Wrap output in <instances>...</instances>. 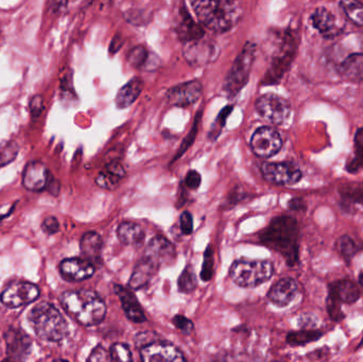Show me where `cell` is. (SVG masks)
<instances>
[{
    "mask_svg": "<svg viewBox=\"0 0 363 362\" xmlns=\"http://www.w3.org/2000/svg\"><path fill=\"white\" fill-rule=\"evenodd\" d=\"M260 242L268 248L279 252L294 266L298 261V225L296 219L281 216L273 219L268 227L259 235Z\"/></svg>",
    "mask_w": 363,
    "mask_h": 362,
    "instance_id": "obj_1",
    "label": "cell"
},
{
    "mask_svg": "<svg viewBox=\"0 0 363 362\" xmlns=\"http://www.w3.org/2000/svg\"><path fill=\"white\" fill-rule=\"evenodd\" d=\"M61 304L64 310L83 327H94L106 318V303L95 291H65L62 295Z\"/></svg>",
    "mask_w": 363,
    "mask_h": 362,
    "instance_id": "obj_2",
    "label": "cell"
},
{
    "mask_svg": "<svg viewBox=\"0 0 363 362\" xmlns=\"http://www.w3.org/2000/svg\"><path fill=\"white\" fill-rule=\"evenodd\" d=\"M191 6L199 21L218 33L232 29L242 16V6L237 1L196 0L191 2Z\"/></svg>",
    "mask_w": 363,
    "mask_h": 362,
    "instance_id": "obj_3",
    "label": "cell"
},
{
    "mask_svg": "<svg viewBox=\"0 0 363 362\" xmlns=\"http://www.w3.org/2000/svg\"><path fill=\"white\" fill-rule=\"evenodd\" d=\"M28 321L38 338L48 342H61L67 337L68 324L57 307L48 302L33 306Z\"/></svg>",
    "mask_w": 363,
    "mask_h": 362,
    "instance_id": "obj_4",
    "label": "cell"
},
{
    "mask_svg": "<svg viewBox=\"0 0 363 362\" xmlns=\"http://www.w3.org/2000/svg\"><path fill=\"white\" fill-rule=\"evenodd\" d=\"M274 273L273 264L269 261L238 259L230 268L233 282L241 288H255L268 282Z\"/></svg>",
    "mask_w": 363,
    "mask_h": 362,
    "instance_id": "obj_5",
    "label": "cell"
},
{
    "mask_svg": "<svg viewBox=\"0 0 363 362\" xmlns=\"http://www.w3.org/2000/svg\"><path fill=\"white\" fill-rule=\"evenodd\" d=\"M256 46L253 43H247L238 57L235 60L232 68L224 81V91L230 98L236 97L239 91L247 85L251 74L252 66L255 60Z\"/></svg>",
    "mask_w": 363,
    "mask_h": 362,
    "instance_id": "obj_6",
    "label": "cell"
},
{
    "mask_svg": "<svg viewBox=\"0 0 363 362\" xmlns=\"http://www.w3.org/2000/svg\"><path fill=\"white\" fill-rule=\"evenodd\" d=\"M40 288L33 283L17 281L9 284L0 295V301L6 307L19 308L33 303L40 298Z\"/></svg>",
    "mask_w": 363,
    "mask_h": 362,
    "instance_id": "obj_7",
    "label": "cell"
},
{
    "mask_svg": "<svg viewBox=\"0 0 363 362\" xmlns=\"http://www.w3.org/2000/svg\"><path fill=\"white\" fill-rule=\"evenodd\" d=\"M258 114L273 125H283L291 113V106L287 100L274 94H266L256 101Z\"/></svg>",
    "mask_w": 363,
    "mask_h": 362,
    "instance_id": "obj_8",
    "label": "cell"
},
{
    "mask_svg": "<svg viewBox=\"0 0 363 362\" xmlns=\"http://www.w3.org/2000/svg\"><path fill=\"white\" fill-rule=\"evenodd\" d=\"M144 261L155 269L170 267L177 259L176 247L163 236L152 238L145 251Z\"/></svg>",
    "mask_w": 363,
    "mask_h": 362,
    "instance_id": "obj_9",
    "label": "cell"
},
{
    "mask_svg": "<svg viewBox=\"0 0 363 362\" xmlns=\"http://www.w3.org/2000/svg\"><path fill=\"white\" fill-rule=\"evenodd\" d=\"M252 151L262 159L274 157L283 147V140L277 130L270 127H262L256 130L252 136Z\"/></svg>",
    "mask_w": 363,
    "mask_h": 362,
    "instance_id": "obj_10",
    "label": "cell"
},
{
    "mask_svg": "<svg viewBox=\"0 0 363 362\" xmlns=\"http://www.w3.org/2000/svg\"><path fill=\"white\" fill-rule=\"evenodd\" d=\"M262 174L268 182L279 186L296 184L302 179L300 168L291 162L264 164Z\"/></svg>",
    "mask_w": 363,
    "mask_h": 362,
    "instance_id": "obj_11",
    "label": "cell"
},
{
    "mask_svg": "<svg viewBox=\"0 0 363 362\" xmlns=\"http://www.w3.org/2000/svg\"><path fill=\"white\" fill-rule=\"evenodd\" d=\"M6 346V362H26L32 351L31 338L21 329L11 327L4 335Z\"/></svg>",
    "mask_w": 363,
    "mask_h": 362,
    "instance_id": "obj_12",
    "label": "cell"
},
{
    "mask_svg": "<svg viewBox=\"0 0 363 362\" xmlns=\"http://www.w3.org/2000/svg\"><path fill=\"white\" fill-rule=\"evenodd\" d=\"M143 362H186L183 353L174 344L153 341L140 348Z\"/></svg>",
    "mask_w": 363,
    "mask_h": 362,
    "instance_id": "obj_13",
    "label": "cell"
},
{
    "mask_svg": "<svg viewBox=\"0 0 363 362\" xmlns=\"http://www.w3.org/2000/svg\"><path fill=\"white\" fill-rule=\"evenodd\" d=\"M184 45V57L190 65L204 66L217 57V47L208 40L202 38Z\"/></svg>",
    "mask_w": 363,
    "mask_h": 362,
    "instance_id": "obj_14",
    "label": "cell"
},
{
    "mask_svg": "<svg viewBox=\"0 0 363 362\" xmlns=\"http://www.w3.org/2000/svg\"><path fill=\"white\" fill-rule=\"evenodd\" d=\"M52 174L43 162L31 161L26 165L23 172V186L27 191L40 193L46 191Z\"/></svg>",
    "mask_w": 363,
    "mask_h": 362,
    "instance_id": "obj_15",
    "label": "cell"
},
{
    "mask_svg": "<svg viewBox=\"0 0 363 362\" xmlns=\"http://www.w3.org/2000/svg\"><path fill=\"white\" fill-rule=\"evenodd\" d=\"M59 271L62 278L68 282H82L89 280L95 273L96 268L93 263L85 259H66L61 261Z\"/></svg>",
    "mask_w": 363,
    "mask_h": 362,
    "instance_id": "obj_16",
    "label": "cell"
},
{
    "mask_svg": "<svg viewBox=\"0 0 363 362\" xmlns=\"http://www.w3.org/2000/svg\"><path fill=\"white\" fill-rule=\"evenodd\" d=\"M202 93V84L199 81H189L170 89L167 93V100L172 106L185 108L196 103Z\"/></svg>",
    "mask_w": 363,
    "mask_h": 362,
    "instance_id": "obj_17",
    "label": "cell"
},
{
    "mask_svg": "<svg viewBox=\"0 0 363 362\" xmlns=\"http://www.w3.org/2000/svg\"><path fill=\"white\" fill-rule=\"evenodd\" d=\"M298 293V283L291 278H284L275 283L268 293V299L277 307L289 305Z\"/></svg>",
    "mask_w": 363,
    "mask_h": 362,
    "instance_id": "obj_18",
    "label": "cell"
},
{
    "mask_svg": "<svg viewBox=\"0 0 363 362\" xmlns=\"http://www.w3.org/2000/svg\"><path fill=\"white\" fill-rule=\"evenodd\" d=\"M114 291L121 300V307L130 321L134 323H143L146 321L144 310L134 293L119 285H114Z\"/></svg>",
    "mask_w": 363,
    "mask_h": 362,
    "instance_id": "obj_19",
    "label": "cell"
},
{
    "mask_svg": "<svg viewBox=\"0 0 363 362\" xmlns=\"http://www.w3.org/2000/svg\"><path fill=\"white\" fill-rule=\"evenodd\" d=\"M328 298L334 300L337 303L354 304L359 300L360 290L355 283L349 280L337 281L330 285Z\"/></svg>",
    "mask_w": 363,
    "mask_h": 362,
    "instance_id": "obj_20",
    "label": "cell"
},
{
    "mask_svg": "<svg viewBox=\"0 0 363 362\" xmlns=\"http://www.w3.org/2000/svg\"><path fill=\"white\" fill-rule=\"evenodd\" d=\"M125 170L118 162H112L96 178V184L102 189L114 191L125 179Z\"/></svg>",
    "mask_w": 363,
    "mask_h": 362,
    "instance_id": "obj_21",
    "label": "cell"
},
{
    "mask_svg": "<svg viewBox=\"0 0 363 362\" xmlns=\"http://www.w3.org/2000/svg\"><path fill=\"white\" fill-rule=\"evenodd\" d=\"M177 33L184 44L204 38V30L191 18L185 8L181 10V19L177 27Z\"/></svg>",
    "mask_w": 363,
    "mask_h": 362,
    "instance_id": "obj_22",
    "label": "cell"
},
{
    "mask_svg": "<svg viewBox=\"0 0 363 362\" xmlns=\"http://www.w3.org/2000/svg\"><path fill=\"white\" fill-rule=\"evenodd\" d=\"M143 89H144V81L140 77H134L125 86L119 89L115 98L116 106L119 108H129L140 97Z\"/></svg>",
    "mask_w": 363,
    "mask_h": 362,
    "instance_id": "obj_23",
    "label": "cell"
},
{
    "mask_svg": "<svg viewBox=\"0 0 363 362\" xmlns=\"http://www.w3.org/2000/svg\"><path fill=\"white\" fill-rule=\"evenodd\" d=\"M339 74L352 82L363 81V53H354L339 65Z\"/></svg>",
    "mask_w": 363,
    "mask_h": 362,
    "instance_id": "obj_24",
    "label": "cell"
},
{
    "mask_svg": "<svg viewBox=\"0 0 363 362\" xmlns=\"http://www.w3.org/2000/svg\"><path fill=\"white\" fill-rule=\"evenodd\" d=\"M102 247H104V242H102L101 236L96 232H87L81 238V252L84 255L85 259L91 263L99 261L100 256H101Z\"/></svg>",
    "mask_w": 363,
    "mask_h": 362,
    "instance_id": "obj_25",
    "label": "cell"
},
{
    "mask_svg": "<svg viewBox=\"0 0 363 362\" xmlns=\"http://www.w3.org/2000/svg\"><path fill=\"white\" fill-rule=\"evenodd\" d=\"M311 21L313 27L326 38H332L336 32V18L326 8H318L311 15Z\"/></svg>",
    "mask_w": 363,
    "mask_h": 362,
    "instance_id": "obj_26",
    "label": "cell"
},
{
    "mask_svg": "<svg viewBox=\"0 0 363 362\" xmlns=\"http://www.w3.org/2000/svg\"><path fill=\"white\" fill-rule=\"evenodd\" d=\"M118 239L127 246H140L144 242L145 232L140 225L131 221L121 223L117 229Z\"/></svg>",
    "mask_w": 363,
    "mask_h": 362,
    "instance_id": "obj_27",
    "label": "cell"
},
{
    "mask_svg": "<svg viewBox=\"0 0 363 362\" xmlns=\"http://www.w3.org/2000/svg\"><path fill=\"white\" fill-rule=\"evenodd\" d=\"M157 270L153 267L150 264L147 263L146 261L143 259L135 269H134L133 274H132L131 278L129 281L130 288L134 289V290H138V289L144 288L145 286L150 283L151 278L155 276V272Z\"/></svg>",
    "mask_w": 363,
    "mask_h": 362,
    "instance_id": "obj_28",
    "label": "cell"
},
{
    "mask_svg": "<svg viewBox=\"0 0 363 362\" xmlns=\"http://www.w3.org/2000/svg\"><path fill=\"white\" fill-rule=\"evenodd\" d=\"M151 57L152 55L145 47L136 46L130 51L128 60L129 63L138 69H144V68L149 69L148 67H151V64L155 63L157 65V57L152 60Z\"/></svg>",
    "mask_w": 363,
    "mask_h": 362,
    "instance_id": "obj_29",
    "label": "cell"
},
{
    "mask_svg": "<svg viewBox=\"0 0 363 362\" xmlns=\"http://www.w3.org/2000/svg\"><path fill=\"white\" fill-rule=\"evenodd\" d=\"M322 337V333L317 329H302L288 334L287 342L290 346H306L311 342L318 341Z\"/></svg>",
    "mask_w": 363,
    "mask_h": 362,
    "instance_id": "obj_30",
    "label": "cell"
},
{
    "mask_svg": "<svg viewBox=\"0 0 363 362\" xmlns=\"http://www.w3.org/2000/svg\"><path fill=\"white\" fill-rule=\"evenodd\" d=\"M354 142H355V155L347 166V169L350 172H357L363 169V128L356 132Z\"/></svg>",
    "mask_w": 363,
    "mask_h": 362,
    "instance_id": "obj_31",
    "label": "cell"
},
{
    "mask_svg": "<svg viewBox=\"0 0 363 362\" xmlns=\"http://www.w3.org/2000/svg\"><path fill=\"white\" fill-rule=\"evenodd\" d=\"M340 6L352 23L357 26H363V4L362 2L345 0L340 2Z\"/></svg>",
    "mask_w": 363,
    "mask_h": 362,
    "instance_id": "obj_32",
    "label": "cell"
},
{
    "mask_svg": "<svg viewBox=\"0 0 363 362\" xmlns=\"http://www.w3.org/2000/svg\"><path fill=\"white\" fill-rule=\"evenodd\" d=\"M19 152V146L16 142L6 140L0 142V167L9 165L12 163Z\"/></svg>",
    "mask_w": 363,
    "mask_h": 362,
    "instance_id": "obj_33",
    "label": "cell"
},
{
    "mask_svg": "<svg viewBox=\"0 0 363 362\" xmlns=\"http://www.w3.org/2000/svg\"><path fill=\"white\" fill-rule=\"evenodd\" d=\"M196 276L194 269L190 266H187L182 272L180 278L178 280V287L180 293H190L196 288Z\"/></svg>",
    "mask_w": 363,
    "mask_h": 362,
    "instance_id": "obj_34",
    "label": "cell"
},
{
    "mask_svg": "<svg viewBox=\"0 0 363 362\" xmlns=\"http://www.w3.org/2000/svg\"><path fill=\"white\" fill-rule=\"evenodd\" d=\"M338 251L345 261H351L358 252V247L350 236H342L338 240Z\"/></svg>",
    "mask_w": 363,
    "mask_h": 362,
    "instance_id": "obj_35",
    "label": "cell"
},
{
    "mask_svg": "<svg viewBox=\"0 0 363 362\" xmlns=\"http://www.w3.org/2000/svg\"><path fill=\"white\" fill-rule=\"evenodd\" d=\"M110 355L112 362H133L131 350L125 344H113L110 350Z\"/></svg>",
    "mask_w": 363,
    "mask_h": 362,
    "instance_id": "obj_36",
    "label": "cell"
},
{
    "mask_svg": "<svg viewBox=\"0 0 363 362\" xmlns=\"http://www.w3.org/2000/svg\"><path fill=\"white\" fill-rule=\"evenodd\" d=\"M342 197L354 203L363 205V184L350 185L342 191Z\"/></svg>",
    "mask_w": 363,
    "mask_h": 362,
    "instance_id": "obj_37",
    "label": "cell"
},
{
    "mask_svg": "<svg viewBox=\"0 0 363 362\" xmlns=\"http://www.w3.org/2000/svg\"><path fill=\"white\" fill-rule=\"evenodd\" d=\"M213 252H211V248L206 249L204 256V264H203L202 272H201V278L203 281H209L213 278Z\"/></svg>",
    "mask_w": 363,
    "mask_h": 362,
    "instance_id": "obj_38",
    "label": "cell"
},
{
    "mask_svg": "<svg viewBox=\"0 0 363 362\" xmlns=\"http://www.w3.org/2000/svg\"><path fill=\"white\" fill-rule=\"evenodd\" d=\"M232 106H226L225 108H223V110L221 111L219 116H218L217 121H216L215 125H213V129H211V134H209V136L213 137V140H216V138L218 137L222 128L225 125L226 118H228V115L232 112Z\"/></svg>",
    "mask_w": 363,
    "mask_h": 362,
    "instance_id": "obj_39",
    "label": "cell"
},
{
    "mask_svg": "<svg viewBox=\"0 0 363 362\" xmlns=\"http://www.w3.org/2000/svg\"><path fill=\"white\" fill-rule=\"evenodd\" d=\"M172 323L176 325L179 331H181L185 335H190L192 331H194V323H192V321L186 318V317L181 316V315L174 317L172 319Z\"/></svg>",
    "mask_w": 363,
    "mask_h": 362,
    "instance_id": "obj_40",
    "label": "cell"
},
{
    "mask_svg": "<svg viewBox=\"0 0 363 362\" xmlns=\"http://www.w3.org/2000/svg\"><path fill=\"white\" fill-rule=\"evenodd\" d=\"M87 362H112L111 361L110 352L106 350L104 346H96L93 351H91V355H89Z\"/></svg>",
    "mask_w": 363,
    "mask_h": 362,
    "instance_id": "obj_41",
    "label": "cell"
},
{
    "mask_svg": "<svg viewBox=\"0 0 363 362\" xmlns=\"http://www.w3.org/2000/svg\"><path fill=\"white\" fill-rule=\"evenodd\" d=\"M40 227H42L43 232L46 233L47 235H55V234L60 231V223L55 217H47L43 221Z\"/></svg>",
    "mask_w": 363,
    "mask_h": 362,
    "instance_id": "obj_42",
    "label": "cell"
},
{
    "mask_svg": "<svg viewBox=\"0 0 363 362\" xmlns=\"http://www.w3.org/2000/svg\"><path fill=\"white\" fill-rule=\"evenodd\" d=\"M181 231L184 235L188 236L194 231V219L189 212H184L180 217Z\"/></svg>",
    "mask_w": 363,
    "mask_h": 362,
    "instance_id": "obj_43",
    "label": "cell"
},
{
    "mask_svg": "<svg viewBox=\"0 0 363 362\" xmlns=\"http://www.w3.org/2000/svg\"><path fill=\"white\" fill-rule=\"evenodd\" d=\"M30 112H31L32 117L38 118L43 111H44V102H43V98L40 95L33 96L30 100Z\"/></svg>",
    "mask_w": 363,
    "mask_h": 362,
    "instance_id": "obj_44",
    "label": "cell"
},
{
    "mask_svg": "<svg viewBox=\"0 0 363 362\" xmlns=\"http://www.w3.org/2000/svg\"><path fill=\"white\" fill-rule=\"evenodd\" d=\"M185 184L188 188L191 189V191H196L200 187L201 185V176L199 172H196V170H190L187 174H186L185 178Z\"/></svg>",
    "mask_w": 363,
    "mask_h": 362,
    "instance_id": "obj_45",
    "label": "cell"
},
{
    "mask_svg": "<svg viewBox=\"0 0 363 362\" xmlns=\"http://www.w3.org/2000/svg\"><path fill=\"white\" fill-rule=\"evenodd\" d=\"M298 324L303 329H313V327L317 325V318L313 315H303Z\"/></svg>",
    "mask_w": 363,
    "mask_h": 362,
    "instance_id": "obj_46",
    "label": "cell"
},
{
    "mask_svg": "<svg viewBox=\"0 0 363 362\" xmlns=\"http://www.w3.org/2000/svg\"><path fill=\"white\" fill-rule=\"evenodd\" d=\"M121 45H123V40H121V36L117 35L116 38L113 40L112 45H111V52L116 53L117 51L119 50V48H121Z\"/></svg>",
    "mask_w": 363,
    "mask_h": 362,
    "instance_id": "obj_47",
    "label": "cell"
},
{
    "mask_svg": "<svg viewBox=\"0 0 363 362\" xmlns=\"http://www.w3.org/2000/svg\"><path fill=\"white\" fill-rule=\"evenodd\" d=\"M301 206H303V203H301L300 199H294L289 202V208L291 210H301Z\"/></svg>",
    "mask_w": 363,
    "mask_h": 362,
    "instance_id": "obj_48",
    "label": "cell"
},
{
    "mask_svg": "<svg viewBox=\"0 0 363 362\" xmlns=\"http://www.w3.org/2000/svg\"><path fill=\"white\" fill-rule=\"evenodd\" d=\"M53 362H68L67 361H63V359H57V361H55Z\"/></svg>",
    "mask_w": 363,
    "mask_h": 362,
    "instance_id": "obj_49",
    "label": "cell"
},
{
    "mask_svg": "<svg viewBox=\"0 0 363 362\" xmlns=\"http://www.w3.org/2000/svg\"><path fill=\"white\" fill-rule=\"evenodd\" d=\"M360 282H362V286H363V274L362 276V278H360Z\"/></svg>",
    "mask_w": 363,
    "mask_h": 362,
    "instance_id": "obj_50",
    "label": "cell"
}]
</instances>
